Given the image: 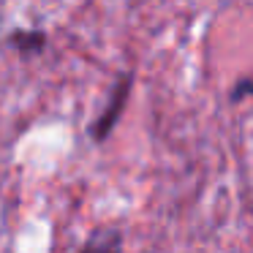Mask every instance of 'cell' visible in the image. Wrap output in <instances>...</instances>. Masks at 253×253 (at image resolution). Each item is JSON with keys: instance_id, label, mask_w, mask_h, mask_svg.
Listing matches in <instances>:
<instances>
[{"instance_id": "1", "label": "cell", "mask_w": 253, "mask_h": 253, "mask_svg": "<svg viewBox=\"0 0 253 253\" xmlns=\"http://www.w3.org/2000/svg\"><path fill=\"white\" fill-rule=\"evenodd\" d=\"M131 87H133V71H123L120 77L115 79V84H112V93H109V98H106V106L101 109L98 120L90 126V139H93L95 144H104L106 139H109V133L115 131L117 120H120L123 112H126Z\"/></svg>"}, {"instance_id": "3", "label": "cell", "mask_w": 253, "mask_h": 253, "mask_svg": "<svg viewBox=\"0 0 253 253\" xmlns=\"http://www.w3.org/2000/svg\"><path fill=\"white\" fill-rule=\"evenodd\" d=\"M8 44L19 55H41L46 46V33H41V30H14L8 36Z\"/></svg>"}, {"instance_id": "2", "label": "cell", "mask_w": 253, "mask_h": 253, "mask_svg": "<svg viewBox=\"0 0 253 253\" xmlns=\"http://www.w3.org/2000/svg\"><path fill=\"white\" fill-rule=\"evenodd\" d=\"M77 253H126L123 231L115 226H98L95 231L87 234V240L82 242Z\"/></svg>"}, {"instance_id": "4", "label": "cell", "mask_w": 253, "mask_h": 253, "mask_svg": "<svg viewBox=\"0 0 253 253\" xmlns=\"http://www.w3.org/2000/svg\"><path fill=\"white\" fill-rule=\"evenodd\" d=\"M248 95H253V79H240V82L231 87V101L248 98Z\"/></svg>"}]
</instances>
